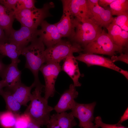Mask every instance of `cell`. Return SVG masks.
<instances>
[{
  "label": "cell",
  "mask_w": 128,
  "mask_h": 128,
  "mask_svg": "<svg viewBox=\"0 0 128 128\" xmlns=\"http://www.w3.org/2000/svg\"><path fill=\"white\" fill-rule=\"evenodd\" d=\"M77 124L74 117L70 112H65L51 115L46 125L47 128H72Z\"/></svg>",
  "instance_id": "obj_15"
},
{
  "label": "cell",
  "mask_w": 128,
  "mask_h": 128,
  "mask_svg": "<svg viewBox=\"0 0 128 128\" xmlns=\"http://www.w3.org/2000/svg\"><path fill=\"white\" fill-rule=\"evenodd\" d=\"M36 86V84L34 82L30 86H27L21 82L9 90L21 105L27 106V103L31 99V91Z\"/></svg>",
  "instance_id": "obj_19"
},
{
  "label": "cell",
  "mask_w": 128,
  "mask_h": 128,
  "mask_svg": "<svg viewBox=\"0 0 128 128\" xmlns=\"http://www.w3.org/2000/svg\"><path fill=\"white\" fill-rule=\"evenodd\" d=\"M40 126L30 118L27 128H40Z\"/></svg>",
  "instance_id": "obj_37"
},
{
  "label": "cell",
  "mask_w": 128,
  "mask_h": 128,
  "mask_svg": "<svg viewBox=\"0 0 128 128\" xmlns=\"http://www.w3.org/2000/svg\"><path fill=\"white\" fill-rule=\"evenodd\" d=\"M128 32L122 30L120 35L119 46L122 48L123 50L128 48Z\"/></svg>",
  "instance_id": "obj_31"
},
{
  "label": "cell",
  "mask_w": 128,
  "mask_h": 128,
  "mask_svg": "<svg viewBox=\"0 0 128 128\" xmlns=\"http://www.w3.org/2000/svg\"><path fill=\"white\" fill-rule=\"evenodd\" d=\"M75 57L77 60L85 63L87 66L96 65L112 69L121 74L123 69L116 65L109 58L92 53L80 52Z\"/></svg>",
  "instance_id": "obj_12"
},
{
  "label": "cell",
  "mask_w": 128,
  "mask_h": 128,
  "mask_svg": "<svg viewBox=\"0 0 128 128\" xmlns=\"http://www.w3.org/2000/svg\"><path fill=\"white\" fill-rule=\"evenodd\" d=\"M8 42V39L6 37L3 30L0 27V43Z\"/></svg>",
  "instance_id": "obj_35"
},
{
  "label": "cell",
  "mask_w": 128,
  "mask_h": 128,
  "mask_svg": "<svg viewBox=\"0 0 128 128\" xmlns=\"http://www.w3.org/2000/svg\"><path fill=\"white\" fill-rule=\"evenodd\" d=\"M83 49L79 45L70 40H61L57 43L45 49L44 55L46 63H59L70 54L83 52Z\"/></svg>",
  "instance_id": "obj_5"
},
{
  "label": "cell",
  "mask_w": 128,
  "mask_h": 128,
  "mask_svg": "<svg viewBox=\"0 0 128 128\" xmlns=\"http://www.w3.org/2000/svg\"><path fill=\"white\" fill-rule=\"evenodd\" d=\"M99 127V126L97 125H94L93 123L83 128H98Z\"/></svg>",
  "instance_id": "obj_40"
},
{
  "label": "cell",
  "mask_w": 128,
  "mask_h": 128,
  "mask_svg": "<svg viewBox=\"0 0 128 128\" xmlns=\"http://www.w3.org/2000/svg\"><path fill=\"white\" fill-rule=\"evenodd\" d=\"M114 0H99L98 4L101 7L105 8L110 5Z\"/></svg>",
  "instance_id": "obj_34"
},
{
  "label": "cell",
  "mask_w": 128,
  "mask_h": 128,
  "mask_svg": "<svg viewBox=\"0 0 128 128\" xmlns=\"http://www.w3.org/2000/svg\"><path fill=\"white\" fill-rule=\"evenodd\" d=\"M78 92L73 84L69 85V89L65 90L61 95L54 110L58 113L65 112L72 109L76 102L74 99L78 96Z\"/></svg>",
  "instance_id": "obj_14"
},
{
  "label": "cell",
  "mask_w": 128,
  "mask_h": 128,
  "mask_svg": "<svg viewBox=\"0 0 128 128\" xmlns=\"http://www.w3.org/2000/svg\"><path fill=\"white\" fill-rule=\"evenodd\" d=\"M75 34L70 41L80 45L83 49L96 39L101 34L102 27L95 24L90 19L81 21L74 18Z\"/></svg>",
  "instance_id": "obj_4"
},
{
  "label": "cell",
  "mask_w": 128,
  "mask_h": 128,
  "mask_svg": "<svg viewBox=\"0 0 128 128\" xmlns=\"http://www.w3.org/2000/svg\"><path fill=\"white\" fill-rule=\"evenodd\" d=\"M71 13L78 21L90 19L91 12L87 0H68Z\"/></svg>",
  "instance_id": "obj_18"
},
{
  "label": "cell",
  "mask_w": 128,
  "mask_h": 128,
  "mask_svg": "<svg viewBox=\"0 0 128 128\" xmlns=\"http://www.w3.org/2000/svg\"><path fill=\"white\" fill-rule=\"evenodd\" d=\"M106 28L108 31V34L114 43L120 47V35L122 30L121 28L113 21Z\"/></svg>",
  "instance_id": "obj_25"
},
{
  "label": "cell",
  "mask_w": 128,
  "mask_h": 128,
  "mask_svg": "<svg viewBox=\"0 0 128 128\" xmlns=\"http://www.w3.org/2000/svg\"><path fill=\"white\" fill-rule=\"evenodd\" d=\"M61 71L65 72L72 80L75 87H80L81 84L79 79L81 75L79 68L78 63L72 53L65 59L61 67Z\"/></svg>",
  "instance_id": "obj_16"
},
{
  "label": "cell",
  "mask_w": 128,
  "mask_h": 128,
  "mask_svg": "<svg viewBox=\"0 0 128 128\" xmlns=\"http://www.w3.org/2000/svg\"><path fill=\"white\" fill-rule=\"evenodd\" d=\"M14 18L13 13L0 14V27L4 31L8 39L13 28L12 25Z\"/></svg>",
  "instance_id": "obj_22"
},
{
  "label": "cell",
  "mask_w": 128,
  "mask_h": 128,
  "mask_svg": "<svg viewBox=\"0 0 128 128\" xmlns=\"http://www.w3.org/2000/svg\"><path fill=\"white\" fill-rule=\"evenodd\" d=\"M111 61L114 63L118 61H121L126 64H128V53H120L118 56L115 55L111 57L110 59Z\"/></svg>",
  "instance_id": "obj_32"
},
{
  "label": "cell",
  "mask_w": 128,
  "mask_h": 128,
  "mask_svg": "<svg viewBox=\"0 0 128 128\" xmlns=\"http://www.w3.org/2000/svg\"><path fill=\"white\" fill-rule=\"evenodd\" d=\"M30 119L29 116L25 113L18 114L14 126L15 128H27Z\"/></svg>",
  "instance_id": "obj_27"
},
{
  "label": "cell",
  "mask_w": 128,
  "mask_h": 128,
  "mask_svg": "<svg viewBox=\"0 0 128 128\" xmlns=\"http://www.w3.org/2000/svg\"><path fill=\"white\" fill-rule=\"evenodd\" d=\"M36 1L34 0H18L14 12L25 9H30L35 7Z\"/></svg>",
  "instance_id": "obj_28"
},
{
  "label": "cell",
  "mask_w": 128,
  "mask_h": 128,
  "mask_svg": "<svg viewBox=\"0 0 128 128\" xmlns=\"http://www.w3.org/2000/svg\"><path fill=\"white\" fill-rule=\"evenodd\" d=\"M40 71L43 75L45 83L44 97L48 101L50 97L54 95L55 83L61 71V67L59 63H47L42 66Z\"/></svg>",
  "instance_id": "obj_7"
},
{
  "label": "cell",
  "mask_w": 128,
  "mask_h": 128,
  "mask_svg": "<svg viewBox=\"0 0 128 128\" xmlns=\"http://www.w3.org/2000/svg\"><path fill=\"white\" fill-rule=\"evenodd\" d=\"M63 14L60 20L55 23L58 30L62 37L71 39L75 33L73 23L74 18L69 8L68 0H61Z\"/></svg>",
  "instance_id": "obj_8"
},
{
  "label": "cell",
  "mask_w": 128,
  "mask_h": 128,
  "mask_svg": "<svg viewBox=\"0 0 128 128\" xmlns=\"http://www.w3.org/2000/svg\"><path fill=\"white\" fill-rule=\"evenodd\" d=\"M9 14L5 7L2 4H0V14Z\"/></svg>",
  "instance_id": "obj_38"
},
{
  "label": "cell",
  "mask_w": 128,
  "mask_h": 128,
  "mask_svg": "<svg viewBox=\"0 0 128 128\" xmlns=\"http://www.w3.org/2000/svg\"><path fill=\"white\" fill-rule=\"evenodd\" d=\"M113 21L123 30L128 31V12L114 18Z\"/></svg>",
  "instance_id": "obj_26"
},
{
  "label": "cell",
  "mask_w": 128,
  "mask_h": 128,
  "mask_svg": "<svg viewBox=\"0 0 128 128\" xmlns=\"http://www.w3.org/2000/svg\"><path fill=\"white\" fill-rule=\"evenodd\" d=\"M87 2L91 12L90 19L97 25L106 28L114 19L110 8H103L92 3L90 0H87Z\"/></svg>",
  "instance_id": "obj_10"
},
{
  "label": "cell",
  "mask_w": 128,
  "mask_h": 128,
  "mask_svg": "<svg viewBox=\"0 0 128 128\" xmlns=\"http://www.w3.org/2000/svg\"><path fill=\"white\" fill-rule=\"evenodd\" d=\"M17 115L8 110L1 112L0 114V125L4 128H10L14 126Z\"/></svg>",
  "instance_id": "obj_24"
},
{
  "label": "cell",
  "mask_w": 128,
  "mask_h": 128,
  "mask_svg": "<svg viewBox=\"0 0 128 128\" xmlns=\"http://www.w3.org/2000/svg\"><path fill=\"white\" fill-rule=\"evenodd\" d=\"M95 123L96 124L101 128H128L122 125L121 124L118 123L114 124L104 123L102 121L101 117L99 116L95 118Z\"/></svg>",
  "instance_id": "obj_29"
},
{
  "label": "cell",
  "mask_w": 128,
  "mask_h": 128,
  "mask_svg": "<svg viewBox=\"0 0 128 128\" xmlns=\"http://www.w3.org/2000/svg\"><path fill=\"white\" fill-rule=\"evenodd\" d=\"M0 95L5 101L7 110L16 115L19 114L21 105L14 97L11 91L6 88L3 90Z\"/></svg>",
  "instance_id": "obj_21"
},
{
  "label": "cell",
  "mask_w": 128,
  "mask_h": 128,
  "mask_svg": "<svg viewBox=\"0 0 128 128\" xmlns=\"http://www.w3.org/2000/svg\"><path fill=\"white\" fill-rule=\"evenodd\" d=\"M6 87V86L4 81L2 80L0 81V94L3 90V88Z\"/></svg>",
  "instance_id": "obj_39"
},
{
  "label": "cell",
  "mask_w": 128,
  "mask_h": 128,
  "mask_svg": "<svg viewBox=\"0 0 128 128\" xmlns=\"http://www.w3.org/2000/svg\"><path fill=\"white\" fill-rule=\"evenodd\" d=\"M17 1L18 0H0V4L5 7L9 13L14 14Z\"/></svg>",
  "instance_id": "obj_30"
},
{
  "label": "cell",
  "mask_w": 128,
  "mask_h": 128,
  "mask_svg": "<svg viewBox=\"0 0 128 128\" xmlns=\"http://www.w3.org/2000/svg\"><path fill=\"white\" fill-rule=\"evenodd\" d=\"M1 112H0V114L1 113Z\"/></svg>",
  "instance_id": "obj_41"
},
{
  "label": "cell",
  "mask_w": 128,
  "mask_h": 128,
  "mask_svg": "<svg viewBox=\"0 0 128 128\" xmlns=\"http://www.w3.org/2000/svg\"><path fill=\"white\" fill-rule=\"evenodd\" d=\"M123 49L115 45L104 29L95 40L83 48V53L107 55L112 57L116 53H123Z\"/></svg>",
  "instance_id": "obj_6"
},
{
  "label": "cell",
  "mask_w": 128,
  "mask_h": 128,
  "mask_svg": "<svg viewBox=\"0 0 128 128\" xmlns=\"http://www.w3.org/2000/svg\"><path fill=\"white\" fill-rule=\"evenodd\" d=\"M39 30L38 37L47 48L51 47L60 41L62 37L55 23L51 24L44 20Z\"/></svg>",
  "instance_id": "obj_13"
},
{
  "label": "cell",
  "mask_w": 128,
  "mask_h": 128,
  "mask_svg": "<svg viewBox=\"0 0 128 128\" xmlns=\"http://www.w3.org/2000/svg\"><path fill=\"white\" fill-rule=\"evenodd\" d=\"M22 50L12 43L8 42L0 43V54L8 57L11 59V62L18 64L20 62L18 57L21 55Z\"/></svg>",
  "instance_id": "obj_20"
},
{
  "label": "cell",
  "mask_w": 128,
  "mask_h": 128,
  "mask_svg": "<svg viewBox=\"0 0 128 128\" xmlns=\"http://www.w3.org/2000/svg\"><path fill=\"white\" fill-rule=\"evenodd\" d=\"M54 7V3L50 2L45 4L41 8L35 7L19 10L14 12V18L20 23L21 26L37 29L46 18L52 16L50 10Z\"/></svg>",
  "instance_id": "obj_3"
},
{
  "label": "cell",
  "mask_w": 128,
  "mask_h": 128,
  "mask_svg": "<svg viewBox=\"0 0 128 128\" xmlns=\"http://www.w3.org/2000/svg\"><path fill=\"white\" fill-rule=\"evenodd\" d=\"M110 6L112 16L128 12V0H114Z\"/></svg>",
  "instance_id": "obj_23"
},
{
  "label": "cell",
  "mask_w": 128,
  "mask_h": 128,
  "mask_svg": "<svg viewBox=\"0 0 128 128\" xmlns=\"http://www.w3.org/2000/svg\"><path fill=\"white\" fill-rule=\"evenodd\" d=\"M18 64L11 62L10 64L8 65L1 78L5 83L6 88L8 90H10L21 82V72L18 68Z\"/></svg>",
  "instance_id": "obj_17"
},
{
  "label": "cell",
  "mask_w": 128,
  "mask_h": 128,
  "mask_svg": "<svg viewBox=\"0 0 128 128\" xmlns=\"http://www.w3.org/2000/svg\"><path fill=\"white\" fill-rule=\"evenodd\" d=\"M96 102L88 104H80L76 102L70 112L74 117L79 120V126L83 128L93 123L94 119V109Z\"/></svg>",
  "instance_id": "obj_11"
},
{
  "label": "cell",
  "mask_w": 128,
  "mask_h": 128,
  "mask_svg": "<svg viewBox=\"0 0 128 128\" xmlns=\"http://www.w3.org/2000/svg\"><path fill=\"white\" fill-rule=\"evenodd\" d=\"M128 119V108L126 109L123 115L121 117L118 123L121 124L124 121Z\"/></svg>",
  "instance_id": "obj_36"
},
{
  "label": "cell",
  "mask_w": 128,
  "mask_h": 128,
  "mask_svg": "<svg viewBox=\"0 0 128 128\" xmlns=\"http://www.w3.org/2000/svg\"><path fill=\"white\" fill-rule=\"evenodd\" d=\"M45 46L39 37L31 42L22 50L21 55L25 57V68L30 70L34 78V82H40L38 73L42 66L46 62L44 55Z\"/></svg>",
  "instance_id": "obj_2"
},
{
  "label": "cell",
  "mask_w": 128,
  "mask_h": 128,
  "mask_svg": "<svg viewBox=\"0 0 128 128\" xmlns=\"http://www.w3.org/2000/svg\"><path fill=\"white\" fill-rule=\"evenodd\" d=\"M39 30L21 26L19 30L13 28L8 38V42L16 45L22 50L38 37Z\"/></svg>",
  "instance_id": "obj_9"
},
{
  "label": "cell",
  "mask_w": 128,
  "mask_h": 128,
  "mask_svg": "<svg viewBox=\"0 0 128 128\" xmlns=\"http://www.w3.org/2000/svg\"><path fill=\"white\" fill-rule=\"evenodd\" d=\"M35 87L32 94L31 102L24 113L40 126L46 125L54 108L49 106L48 100L41 96L45 85L40 82L37 84Z\"/></svg>",
  "instance_id": "obj_1"
},
{
  "label": "cell",
  "mask_w": 128,
  "mask_h": 128,
  "mask_svg": "<svg viewBox=\"0 0 128 128\" xmlns=\"http://www.w3.org/2000/svg\"><path fill=\"white\" fill-rule=\"evenodd\" d=\"M0 54V77L2 78L8 65L4 64L2 61V59L5 57Z\"/></svg>",
  "instance_id": "obj_33"
}]
</instances>
